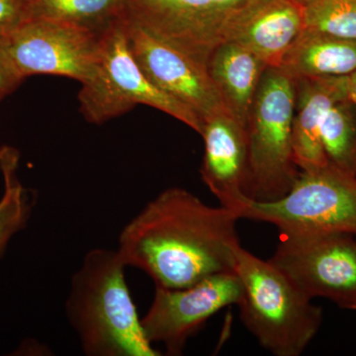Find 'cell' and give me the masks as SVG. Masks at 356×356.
I'll return each mask as SVG.
<instances>
[{"mask_svg":"<svg viewBox=\"0 0 356 356\" xmlns=\"http://www.w3.org/2000/svg\"><path fill=\"white\" fill-rule=\"evenodd\" d=\"M19 153L13 147L0 149V170L4 192L0 199V257L18 232L24 228L31 215L34 200L18 178Z\"/></svg>","mask_w":356,"mask_h":356,"instance_id":"18","label":"cell"},{"mask_svg":"<svg viewBox=\"0 0 356 356\" xmlns=\"http://www.w3.org/2000/svg\"><path fill=\"white\" fill-rule=\"evenodd\" d=\"M267 67L254 53L234 42L218 44L208 60V72L225 106L245 127Z\"/></svg>","mask_w":356,"mask_h":356,"instance_id":"15","label":"cell"},{"mask_svg":"<svg viewBox=\"0 0 356 356\" xmlns=\"http://www.w3.org/2000/svg\"><path fill=\"white\" fill-rule=\"evenodd\" d=\"M243 286L235 271L208 276L179 289L156 287L151 307L142 320L152 343L165 346L166 355H181L187 341L218 312L238 305Z\"/></svg>","mask_w":356,"mask_h":356,"instance_id":"9","label":"cell"},{"mask_svg":"<svg viewBox=\"0 0 356 356\" xmlns=\"http://www.w3.org/2000/svg\"><path fill=\"white\" fill-rule=\"evenodd\" d=\"M305 29L356 41V0H297Z\"/></svg>","mask_w":356,"mask_h":356,"instance_id":"20","label":"cell"},{"mask_svg":"<svg viewBox=\"0 0 356 356\" xmlns=\"http://www.w3.org/2000/svg\"><path fill=\"white\" fill-rule=\"evenodd\" d=\"M204 158L201 177L222 207L242 219L248 197L247 127L229 112L213 115L203 123Z\"/></svg>","mask_w":356,"mask_h":356,"instance_id":"12","label":"cell"},{"mask_svg":"<svg viewBox=\"0 0 356 356\" xmlns=\"http://www.w3.org/2000/svg\"><path fill=\"white\" fill-rule=\"evenodd\" d=\"M242 219L273 224L282 232H325L356 236V177L332 168L303 170L284 197L250 200Z\"/></svg>","mask_w":356,"mask_h":356,"instance_id":"6","label":"cell"},{"mask_svg":"<svg viewBox=\"0 0 356 356\" xmlns=\"http://www.w3.org/2000/svg\"><path fill=\"white\" fill-rule=\"evenodd\" d=\"M250 0H129L125 15L207 67L227 26Z\"/></svg>","mask_w":356,"mask_h":356,"instance_id":"10","label":"cell"},{"mask_svg":"<svg viewBox=\"0 0 356 356\" xmlns=\"http://www.w3.org/2000/svg\"><path fill=\"white\" fill-rule=\"evenodd\" d=\"M124 23L134 58L156 88L195 112L203 123L229 112L205 65L126 15Z\"/></svg>","mask_w":356,"mask_h":356,"instance_id":"11","label":"cell"},{"mask_svg":"<svg viewBox=\"0 0 356 356\" xmlns=\"http://www.w3.org/2000/svg\"><path fill=\"white\" fill-rule=\"evenodd\" d=\"M129 0H29L30 19L67 23L102 34L125 15Z\"/></svg>","mask_w":356,"mask_h":356,"instance_id":"17","label":"cell"},{"mask_svg":"<svg viewBox=\"0 0 356 356\" xmlns=\"http://www.w3.org/2000/svg\"><path fill=\"white\" fill-rule=\"evenodd\" d=\"M30 19L29 0H0V35Z\"/></svg>","mask_w":356,"mask_h":356,"instance_id":"21","label":"cell"},{"mask_svg":"<svg viewBox=\"0 0 356 356\" xmlns=\"http://www.w3.org/2000/svg\"><path fill=\"white\" fill-rule=\"evenodd\" d=\"M100 36L67 23L28 19L0 39L9 62L23 79L51 74L83 84L97 67Z\"/></svg>","mask_w":356,"mask_h":356,"instance_id":"8","label":"cell"},{"mask_svg":"<svg viewBox=\"0 0 356 356\" xmlns=\"http://www.w3.org/2000/svg\"><path fill=\"white\" fill-rule=\"evenodd\" d=\"M295 100L294 79L281 67H267L247 123L248 197L255 202L284 197L301 172L292 149Z\"/></svg>","mask_w":356,"mask_h":356,"instance_id":"4","label":"cell"},{"mask_svg":"<svg viewBox=\"0 0 356 356\" xmlns=\"http://www.w3.org/2000/svg\"><path fill=\"white\" fill-rule=\"evenodd\" d=\"M118 252L93 248L72 275L65 314L84 355L156 356L138 315Z\"/></svg>","mask_w":356,"mask_h":356,"instance_id":"2","label":"cell"},{"mask_svg":"<svg viewBox=\"0 0 356 356\" xmlns=\"http://www.w3.org/2000/svg\"><path fill=\"white\" fill-rule=\"evenodd\" d=\"M280 67L293 79L350 76L356 70V41L304 29Z\"/></svg>","mask_w":356,"mask_h":356,"instance_id":"16","label":"cell"},{"mask_svg":"<svg viewBox=\"0 0 356 356\" xmlns=\"http://www.w3.org/2000/svg\"><path fill=\"white\" fill-rule=\"evenodd\" d=\"M235 273L242 282L238 306L248 331L273 355H301L320 330L322 308L270 261L241 245L236 250Z\"/></svg>","mask_w":356,"mask_h":356,"instance_id":"3","label":"cell"},{"mask_svg":"<svg viewBox=\"0 0 356 356\" xmlns=\"http://www.w3.org/2000/svg\"><path fill=\"white\" fill-rule=\"evenodd\" d=\"M296 86L292 126L294 161L301 172L329 165L325 158L321 126L332 105L348 99V76L301 77Z\"/></svg>","mask_w":356,"mask_h":356,"instance_id":"14","label":"cell"},{"mask_svg":"<svg viewBox=\"0 0 356 356\" xmlns=\"http://www.w3.org/2000/svg\"><path fill=\"white\" fill-rule=\"evenodd\" d=\"M304 29L297 0H250L227 26L222 42L241 44L267 67H280Z\"/></svg>","mask_w":356,"mask_h":356,"instance_id":"13","label":"cell"},{"mask_svg":"<svg viewBox=\"0 0 356 356\" xmlns=\"http://www.w3.org/2000/svg\"><path fill=\"white\" fill-rule=\"evenodd\" d=\"M124 16L102 33L95 74L81 84L79 102L84 118L102 124L143 104L165 112L201 135L200 117L156 88L138 65L129 46Z\"/></svg>","mask_w":356,"mask_h":356,"instance_id":"5","label":"cell"},{"mask_svg":"<svg viewBox=\"0 0 356 356\" xmlns=\"http://www.w3.org/2000/svg\"><path fill=\"white\" fill-rule=\"evenodd\" d=\"M2 99H3V97H0V102H1Z\"/></svg>","mask_w":356,"mask_h":356,"instance_id":"24","label":"cell"},{"mask_svg":"<svg viewBox=\"0 0 356 356\" xmlns=\"http://www.w3.org/2000/svg\"><path fill=\"white\" fill-rule=\"evenodd\" d=\"M23 81L9 62L0 39V97L4 98L13 92Z\"/></svg>","mask_w":356,"mask_h":356,"instance_id":"22","label":"cell"},{"mask_svg":"<svg viewBox=\"0 0 356 356\" xmlns=\"http://www.w3.org/2000/svg\"><path fill=\"white\" fill-rule=\"evenodd\" d=\"M307 297L329 299L356 311V236L325 232H282L268 259Z\"/></svg>","mask_w":356,"mask_h":356,"instance_id":"7","label":"cell"},{"mask_svg":"<svg viewBox=\"0 0 356 356\" xmlns=\"http://www.w3.org/2000/svg\"><path fill=\"white\" fill-rule=\"evenodd\" d=\"M234 211L212 207L180 187L159 193L122 229L117 252L156 287L179 289L235 271L241 245Z\"/></svg>","mask_w":356,"mask_h":356,"instance_id":"1","label":"cell"},{"mask_svg":"<svg viewBox=\"0 0 356 356\" xmlns=\"http://www.w3.org/2000/svg\"><path fill=\"white\" fill-rule=\"evenodd\" d=\"M321 140L329 165L356 177V108L348 98L325 114Z\"/></svg>","mask_w":356,"mask_h":356,"instance_id":"19","label":"cell"},{"mask_svg":"<svg viewBox=\"0 0 356 356\" xmlns=\"http://www.w3.org/2000/svg\"><path fill=\"white\" fill-rule=\"evenodd\" d=\"M348 99L356 108V70L348 76Z\"/></svg>","mask_w":356,"mask_h":356,"instance_id":"23","label":"cell"}]
</instances>
